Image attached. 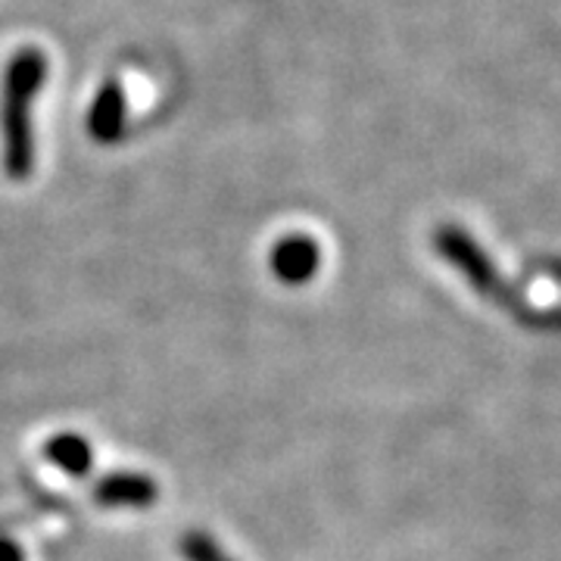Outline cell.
I'll use <instances>...</instances> for the list:
<instances>
[{"label":"cell","instance_id":"3957f363","mask_svg":"<svg viewBox=\"0 0 561 561\" xmlns=\"http://www.w3.org/2000/svg\"><path fill=\"white\" fill-rule=\"evenodd\" d=\"M268 262H272V272L284 284H306L319 272L321 250L309 234H287L284 241L272 247Z\"/></svg>","mask_w":561,"mask_h":561},{"label":"cell","instance_id":"8992f818","mask_svg":"<svg viewBox=\"0 0 561 561\" xmlns=\"http://www.w3.org/2000/svg\"><path fill=\"white\" fill-rule=\"evenodd\" d=\"M181 556H184V561H231L216 546V540L203 530H187L181 537Z\"/></svg>","mask_w":561,"mask_h":561},{"label":"cell","instance_id":"5b68a950","mask_svg":"<svg viewBox=\"0 0 561 561\" xmlns=\"http://www.w3.org/2000/svg\"><path fill=\"white\" fill-rule=\"evenodd\" d=\"M44 456L72 478H84L91 468V446L76 434H57L44 446Z\"/></svg>","mask_w":561,"mask_h":561},{"label":"cell","instance_id":"7a4b0ae2","mask_svg":"<svg viewBox=\"0 0 561 561\" xmlns=\"http://www.w3.org/2000/svg\"><path fill=\"white\" fill-rule=\"evenodd\" d=\"M88 135L110 147V144H119L125 138V128H128V98H125V88L119 79H106L98 88L94 101L88 106Z\"/></svg>","mask_w":561,"mask_h":561},{"label":"cell","instance_id":"52a82bcc","mask_svg":"<svg viewBox=\"0 0 561 561\" xmlns=\"http://www.w3.org/2000/svg\"><path fill=\"white\" fill-rule=\"evenodd\" d=\"M0 561H22V549L13 540L0 537Z\"/></svg>","mask_w":561,"mask_h":561},{"label":"cell","instance_id":"6da1fadb","mask_svg":"<svg viewBox=\"0 0 561 561\" xmlns=\"http://www.w3.org/2000/svg\"><path fill=\"white\" fill-rule=\"evenodd\" d=\"M47 79V57L38 47L16 50L0 81V162L7 179L25 181L35 169V119L32 110Z\"/></svg>","mask_w":561,"mask_h":561},{"label":"cell","instance_id":"277c9868","mask_svg":"<svg viewBox=\"0 0 561 561\" xmlns=\"http://www.w3.org/2000/svg\"><path fill=\"white\" fill-rule=\"evenodd\" d=\"M160 496V490H157V481H150V478H144V474H131V471H125V474H110V478H103L98 486H94V500L101 502V505H131V508H140V505H150V502H157Z\"/></svg>","mask_w":561,"mask_h":561}]
</instances>
